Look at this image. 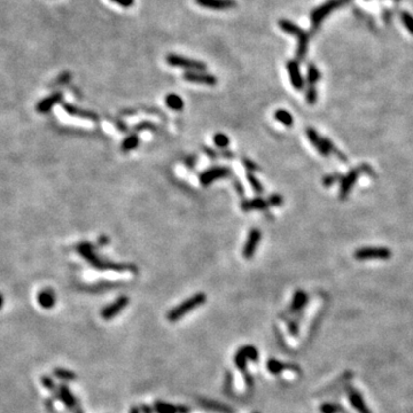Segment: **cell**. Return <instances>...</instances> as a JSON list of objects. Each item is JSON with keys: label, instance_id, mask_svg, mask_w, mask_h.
I'll return each mask as SVG.
<instances>
[{"label": "cell", "instance_id": "35", "mask_svg": "<svg viewBox=\"0 0 413 413\" xmlns=\"http://www.w3.org/2000/svg\"><path fill=\"white\" fill-rule=\"evenodd\" d=\"M282 202H283V199H282L281 195H279V194H272L268 199L269 206H279L282 205Z\"/></svg>", "mask_w": 413, "mask_h": 413}, {"label": "cell", "instance_id": "25", "mask_svg": "<svg viewBox=\"0 0 413 413\" xmlns=\"http://www.w3.org/2000/svg\"><path fill=\"white\" fill-rule=\"evenodd\" d=\"M275 121H278L279 123L285 125V127H292L294 124V118L290 113L285 110V109H278L275 113Z\"/></svg>", "mask_w": 413, "mask_h": 413}, {"label": "cell", "instance_id": "41", "mask_svg": "<svg viewBox=\"0 0 413 413\" xmlns=\"http://www.w3.org/2000/svg\"><path fill=\"white\" fill-rule=\"evenodd\" d=\"M130 413H142V411L140 410L138 407H132L131 410H130Z\"/></svg>", "mask_w": 413, "mask_h": 413}, {"label": "cell", "instance_id": "31", "mask_svg": "<svg viewBox=\"0 0 413 413\" xmlns=\"http://www.w3.org/2000/svg\"><path fill=\"white\" fill-rule=\"evenodd\" d=\"M41 384H43L44 388H46L47 390L52 391V393L54 394H58V390L57 387H55V383L53 379H52L51 377H47V376H43L41 377Z\"/></svg>", "mask_w": 413, "mask_h": 413}, {"label": "cell", "instance_id": "1", "mask_svg": "<svg viewBox=\"0 0 413 413\" xmlns=\"http://www.w3.org/2000/svg\"><path fill=\"white\" fill-rule=\"evenodd\" d=\"M306 134H307L308 140H309L311 145L314 147V149H316L320 155H323L324 157H328L331 154H334L339 160L345 162L346 156L341 152V150H339L337 147H335L334 143L332 142L330 139L320 136L313 128H307Z\"/></svg>", "mask_w": 413, "mask_h": 413}, {"label": "cell", "instance_id": "17", "mask_svg": "<svg viewBox=\"0 0 413 413\" xmlns=\"http://www.w3.org/2000/svg\"><path fill=\"white\" fill-rule=\"evenodd\" d=\"M154 410L156 413H190V409L186 407H177L161 401L154 403Z\"/></svg>", "mask_w": 413, "mask_h": 413}, {"label": "cell", "instance_id": "14", "mask_svg": "<svg viewBox=\"0 0 413 413\" xmlns=\"http://www.w3.org/2000/svg\"><path fill=\"white\" fill-rule=\"evenodd\" d=\"M199 6L213 10H226L237 6L236 0H195Z\"/></svg>", "mask_w": 413, "mask_h": 413}, {"label": "cell", "instance_id": "3", "mask_svg": "<svg viewBox=\"0 0 413 413\" xmlns=\"http://www.w3.org/2000/svg\"><path fill=\"white\" fill-rule=\"evenodd\" d=\"M206 300V296L205 293H197L195 295L188 297L187 300H185L184 302H181L179 306L174 307L173 309H171L167 314V319L170 321V323H176L186 316L187 313H190L192 310L197 309V308L201 307L202 304H205Z\"/></svg>", "mask_w": 413, "mask_h": 413}, {"label": "cell", "instance_id": "21", "mask_svg": "<svg viewBox=\"0 0 413 413\" xmlns=\"http://www.w3.org/2000/svg\"><path fill=\"white\" fill-rule=\"evenodd\" d=\"M64 109L66 110V113H68L69 115H72V116L87 118V120H91L94 122L98 121V115L94 114L93 111L82 110V109H79V108L71 106V104H67V103L64 104Z\"/></svg>", "mask_w": 413, "mask_h": 413}, {"label": "cell", "instance_id": "6", "mask_svg": "<svg viewBox=\"0 0 413 413\" xmlns=\"http://www.w3.org/2000/svg\"><path fill=\"white\" fill-rule=\"evenodd\" d=\"M369 172H371V167L370 166L366 167L365 164H362L359 168H355V169L349 171L344 177L341 178L340 190H339V198H340L341 200H344V199L348 198L350 192H351L353 186H355L357 179L360 177V174L362 173L370 174Z\"/></svg>", "mask_w": 413, "mask_h": 413}, {"label": "cell", "instance_id": "24", "mask_svg": "<svg viewBox=\"0 0 413 413\" xmlns=\"http://www.w3.org/2000/svg\"><path fill=\"white\" fill-rule=\"evenodd\" d=\"M308 302V296L307 294L302 292V290H297L295 293V295L293 297V302H292V307H290V310L293 311H297L300 309H302V308L306 306Z\"/></svg>", "mask_w": 413, "mask_h": 413}, {"label": "cell", "instance_id": "34", "mask_svg": "<svg viewBox=\"0 0 413 413\" xmlns=\"http://www.w3.org/2000/svg\"><path fill=\"white\" fill-rule=\"evenodd\" d=\"M317 90L314 85H310L309 89L307 90V93H306V99H307V103L309 104H314L317 101Z\"/></svg>", "mask_w": 413, "mask_h": 413}, {"label": "cell", "instance_id": "9", "mask_svg": "<svg viewBox=\"0 0 413 413\" xmlns=\"http://www.w3.org/2000/svg\"><path fill=\"white\" fill-rule=\"evenodd\" d=\"M342 3H344L342 0H328L323 6L318 7V8L311 14V23H312L313 26V30H317L319 24L321 23V21H323L331 12H333L335 8L341 6Z\"/></svg>", "mask_w": 413, "mask_h": 413}, {"label": "cell", "instance_id": "12", "mask_svg": "<svg viewBox=\"0 0 413 413\" xmlns=\"http://www.w3.org/2000/svg\"><path fill=\"white\" fill-rule=\"evenodd\" d=\"M261 239H262L261 231L258 229H251L249 234H248L247 241H246V243H244L243 251H242L243 257L246 258V260H251V258H253V256L257 250L258 244H260L261 242Z\"/></svg>", "mask_w": 413, "mask_h": 413}, {"label": "cell", "instance_id": "36", "mask_svg": "<svg viewBox=\"0 0 413 413\" xmlns=\"http://www.w3.org/2000/svg\"><path fill=\"white\" fill-rule=\"evenodd\" d=\"M243 164H244V167H246L247 169H248V172H253V171H257V170H260V168H258V167H257L256 164H255V163L251 162L250 160L244 159V160H243Z\"/></svg>", "mask_w": 413, "mask_h": 413}, {"label": "cell", "instance_id": "5", "mask_svg": "<svg viewBox=\"0 0 413 413\" xmlns=\"http://www.w3.org/2000/svg\"><path fill=\"white\" fill-rule=\"evenodd\" d=\"M279 26L281 28V30L286 31L290 34H294L296 36L297 40H299V47H297V58L300 60H303L304 57H306L307 51H308V41H309V36L306 31L301 29L299 26L290 22L288 20H281L279 22Z\"/></svg>", "mask_w": 413, "mask_h": 413}, {"label": "cell", "instance_id": "18", "mask_svg": "<svg viewBox=\"0 0 413 413\" xmlns=\"http://www.w3.org/2000/svg\"><path fill=\"white\" fill-rule=\"evenodd\" d=\"M200 405L209 411L218 413H233V410L230 407H227V405L223 403H219V402L217 401H210L206 400V398H202V400H200Z\"/></svg>", "mask_w": 413, "mask_h": 413}, {"label": "cell", "instance_id": "40", "mask_svg": "<svg viewBox=\"0 0 413 413\" xmlns=\"http://www.w3.org/2000/svg\"><path fill=\"white\" fill-rule=\"evenodd\" d=\"M141 411H142V413H153L152 409H150L149 407H146V405H142Z\"/></svg>", "mask_w": 413, "mask_h": 413}, {"label": "cell", "instance_id": "37", "mask_svg": "<svg viewBox=\"0 0 413 413\" xmlns=\"http://www.w3.org/2000/svg\"><path fill=\"white\" fill-rule=\"evenodd\" d=\"M111 1L117 3V5H120L122 7H131L134 5L135 0H111Z\"/></svg>", "mask_w": 413, "mask_h": 413}, {"label": "cell", "instance_id": "15", "mask_svg": "<svg viewBox=\"0 0 413 413\" xmlns=\"http://www.w3.org/2000/svg\"><path fill=\"white\" fill-rule=\"evenodd\" d=\"M287 70H288L289 79L292 85L295 87L296 90H302L304 86V79L302 75H301L299 64L296 61H288L287 62Z\"/></svg>", "mask_w": 413, "mask_h": 413}, {"label": "cell", "instance_id": "42", "mask_svg": "<svg viewBox=\"0 0 413 413\" xmlns=\"http://www.w3.org/2000/svg\"><path fill=\"white\" fill-rule=\"evenodd\" d=\"M3 307V296L0 294V309Z\"/></svg>", "mask_w": 413, "mask_h": 413}, {"label": "cell", "instance_id": "22", "mask_svg": "<svg viewBox=\"0 0 413 413\" xmlns=\"http://www.w3.org/2000/svg\"><path fill=\"white\" fill-rule=\"evenodd\" d=\"M269 206H270L268 204V200H264V199L262 198L251 199V200L243 201L242 204H241V208H242L244 211H251V210H267Z\"/></svg>", "mask_w": 413, "mask_h": 413}, {"label": "cell", "instance_id": "32", "mask_svg": "<svg viewBox=\"0 0 413 413\" xmlns=\"http://www.w3.org/2000/svg\"><path fill=\"white\" fill-rule=\"evenodd\" d=\"M342 176L340 173H333V174H327L323 178V185L325 187H330L332 185H334L337 181H341Z\"/></svg>", "mask_w": 413, "mask_h": 413}, {"label": "cell", "instance_id": "7", "mask_svg": "<svg viewBox=\"0 0 413 413\" xmlns=\"http://www.w3.org/2000/svg\"><path fill=\"white\" fill-rule=\"evenodd\" d=\"M391 250L387 247H364L353 253L357 261H386L391 257Z\"/></svg>", "mask_w": 413, "mask_h": 413}, {"label": "cell", "instance_id": "30", "mask_svg": "<svg viewBox=\"0 0 413 413\" xmlns=\"http://www.w3.org/2000/svg\"><path fill=\"white\" fill-rule=\"evenodd\" d=\"M213 142H215L216 146L219 147V148H226L230 143V139L226 135L217 134L215 135V137H213Z\"/></svg>", "mask_w": 413, "mask_h": 413}, {"label": "cell", "instance_id": "26", "mask_svg": "<svg viewBox=\"0 0 413 413\" xmlns=\"http://www.w3.org/2000/svg\"><path fill=\"white\" fill-rule=\"evenodd\" d=\"M139 145V138L136 135H131L129 137L125 138L122 142V150L125 153L130 152V150H134L137 148Z\"/></svg>", "mask_w": 413, "mask_h": 413}, {"label": "cell", "instance_id": "44", "mask_svg": "<svg viewBox=\"0 0 413 413\" xmlns=\"http://www.w3.org/2000/svg\"><path fill=\"white\" fill-rule=\"evenodd\" d=\"M255 413H258V412H255Z\"/></svg>", "mask_w": 413, "mask_h": 413}, {"label": "cell", "instance_id": "29", "mask_svg": "<svg viewBox=\"0 0 413 413\" xmlns=\"http://www.w3.org/2000/svg\"><path fill=\"white\" fill-rule=\"evenodd\" d=\"M247 179H248V181H249V184H250V186L253 187V190L256 192L257 194H262L263 193V186H262V184L260 183V180L257 179L256 177L254 176L253 174V172H248L247 173Z\"/></svg>", "mask_w": 413, "mask_h": 413}, {"label": "cell", "instance_id": "11", "mask_svg": "<svg viewBox=\"0 0 413 413\" xmlns=\"http://www.w3.org/2000/svg\"><path fill=\"white\" fill-rule=\"evenodd\" d=\"M231 173V171L229 168H225V167H213V168H210L205 172H202L200 174V183L202 186H209L210 184L213 183V181L217 180V179H222V178H226L229 177Z\"/></svg>", "mask_w": 413, "mask_h": 413}, {"label": "cell", "instance_id": "28", "mask_svg": "<svg viewBox=\"0 0 413 413\" xmlns=\"http://www.w3.org/2000/svg\"><path fill=\"white\" fill-rule=\"evenodd\" d=\"M320 77L321 75L318 68L313 64H310L308 67V83H309V85H314L320 79Z\"/></svg>", "mask_w": 413, "mask_h": 413}, {"label": "cell", "instance_id": "16", "mask_svg": "<svg viewBox=\"0 0 413 413\" xmlns=\"http://www.w3.org/2000/svg\"><path fill=\"white\" fill-rule=\"evenodd\" d=\"M61 100H62V93H60V92L52 93L50 97L45 98V99H43L39 103H38L37 110L41 114L48 113V111H50L52 108L55 106V104L60 103Z\"/></svg>", "mask_w": 413, "mask_h": 413}, {"label": "cell", "instance_id": "4", "mask_svg": "<svg viewBox=\"0 0 413 413\" xmlns=\"http://www.w3.org/2000/svg\"><path fill=\"white\" fill-rule=\"evenodd\" d=\"M258 359V352L255 346L253 345H244L242 348H240L234 355V364H236L237 369L241 371L243 374L244 382H246L247 387L251 388L253 387V379H251L249 372L247 371V363L248 360H253V362H257Z\"/></svg>", "mask_w": 413, "mask_h": 413}, {"label": "cell", "instance_id": "10", "mask_svg": "<svg viewBox=\"0 0 413 413\" xmlns=\"http://www.w3.org/2000/svg\"><path fill=\"white\" fill-rule=\"evenodd\" d=\"M129 302H130V300H129L128 296L122 295L120 297H117L113 303L109 304V306L104 307L103 309L101 310V313H100L101 317H103L104 320L113 319V318L116 317L117 314H120L122 311L127 308Z\"/></svg>", "mask_w": 413, "mask_h": 413}, {"label": "cell", "instance_id": "2", "mask_svg": "<svg viewBox=\"0 0 413 413\" xmlns=\"http://www.w3.org/2000/svg\"><path fill=\"white\" fill-rule=\"evenodd\" d=\"M79 251V254L85 258V260L89 262V263L94 267L98 270H114V271H125V270H135L134 268H130L127 264H116L111 263V262L100 260L99 257L94 254L92 249V246L90 243H80L78 248H77Z\"/></svg>", "mask_w": 413, "mask_h": 413}, {"label": "cell", "instance_id": "33", "mask_svg": "<svg viewBox=\"0 0 413 413\" xmlns=\"http://www.w3.org/2000/svg\"><path fill=\"white\" fill-rule=\"evenodd\" d=\"M401 20H402V22H403L404 26L407 27V29L413 34V16L410 15V14L407 13V12H402L401 13Z\"/></svg>", "mask_w": 413, "mask_h": 413}, {"label": "cell", "instance_id": "19", "mask_svg": "<svg viewBox=\"0 0 413 413\" xmlns=\"http://www.w3.org/2000/svg\"><path fill=\"white\" fill-rule=\"evenodd\" d=\"M38 302L44 309H52L57 302V297H55V294L52 289H44L38 295Z\"/></svg>", "mask_w": 413, "mask_h": 413}, {"label": "cell", "instance_id": "38", "mask_svg": "<svg viewBox=\"0 0 413 413\" xmlns=\"http://www.w3.org/2000/svg\"><path fill=\"white\" fill-rule=\"evenodd\" d=\"M234 187H236L238 194H239L240 197H243V195H244V190H243L242 184H241L240 181L236 180V181H234Z\"/></svg>", "mask_w": 413, "mask_h": 413}, {"label": "cell", "instance_id": "20", "mask_svg": "<svg viewBox=\"0 0 413 413\" xmlns=\"http://www.w3.org/2000/svg\"><path fill=\"white\" fill-rule=\"evenodd\" d=\"M57 396L60 398L62 403H64L68 409L77 408V401L75 396H73V395L71 394V391H70L68 388L65 386V384H62V386L59 387Z\"/></svg>", "mask_w": 413, "mask_h": 413}, {"label": "cell", "instance_id": "8", "mask_svg": "<svg viewBox=\"0 0 413 413\" xmlns=\"http://www.w3.org/2000/svg\"><path fill=\"white\" fill-rule=\"evenodd\" d=\"M166 60L168 62V65L171 66V67L188 69V70H192V71H205V70L206 69V66L205 62L193 60V59L184 58L178 54L171 53L168 55Z\"/></svg>", "mask_w": 413, "mask_h": 413}, {"label": "cell", "instance_id": "13", "mask_svg": "<svg viewBox=\"0 0 413 413\" xmlns=\"http://www.w3.org/2000/svg\"><path fill=\"white\" fill-rule=\"evenodd\" d=\"M184 79L190 83L201 84V85L208 86H215L217 84V78L215 76L202 71H188L184 73Z\"/></svg>", "mask_w": 413, "mask_h": 413}, {"label": "cell", "instance_id": "39", "mask_svg": "<svg viewBox=\"0 0 413 413\" xmlns=\"http://www.w3.org/2000/svg\"><path fill=\"white\" fill-rule=\"evenodd\" d=\"M204 149H205V152H206V154H208L209 157H211V159L215 160V159H217V157H218V153H216L215 150H213V149H211V148H208V147H205Z\"/></svg>", "mask_w": 413, "mask_h": 413}, {"label": "cell", "instance_id": "43", "mask_svg": "<svg viewBox=\"0 0 413 413\" xmlns=\"http://www.w3.org/2000/svg\"><path fill=\"white\" fill-rule=\"evenodd\" d=\"M75 413H84V411H83L82 409H80L79 407H77V408H76V411H75Z\"/></svg>", "mask_w": 413, "mask_h": 413}, {"label": "cell", "instance_id": "27", "mask_svg": "<svg viewBox=\"0 0 413 413\" xmlns=\"http://www.w3.org/2000/svg\"><path fill=\"white\" fill-rule=\"evenodd\" d=\"M53 374L58 378V379L65 380V381H73V380L77 379L76 373H73L72 371H69V370H66V369H60V367H58V369H54Z\"/></svg>", "mask_w": 413, "mask_h": 413}, {"label": "cell", "instance_id": "23", "mask_svg": "<svg viewBox=\"0 0 413 413\" xmlns=\"http://www.w3.org/2000/svg\"><path fill=\"white\" fill-rule=\"evenodd\" d=\"M166 104L170 109L180 111L184 108V101L178 94H168L166 97Z\"/></svg>", "mask_w": 413, "mask_h": 413}]
</instances>
